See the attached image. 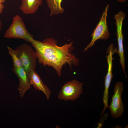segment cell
I'll use <instances>...</instances> for the list:
<instances>
[{
	"label": "cell",
	"instance_id": "cell-1",
	"mask_svg": "<svg viewBox=\"0 0 128 128\" xmlns=\"http://www.w3.org/2000/svg\"><path fill=\"white\" fill-rule=\"evenodd\" d=\"M30 42L35 49L39 63L44 66H51L60 77L63 66L67 64L72 69V65H77L78 59L71 52L73 49V42L59 46L56 41L51 38L44 39L42 42L31 38Z\"/></svg>",
	"mask_w": 128,
	"mask_h": 128
},
{
	"label": "cell",
	"instance_id": "cell-2",
	"mask_svg": "<svg viewBox=\"0 0 128 128\" xmlns=\"http://www.w3.org/2000/svg\"><path fill=\"white\" fill-rule=\"evenodd\" d=\"M4 36L8 38L23 39L28 42L33 37L27 30L22 18L18 15L13 18L12 23L6 31Z\"/></svg>",
	"mask_w": 128,
	"mask_h": 128
},
{
	"label": "cell",
	"instance_id": "cell-3",
	"mask_svg": "<svg viewBox=\"0 0 128 128\" xmlns=\"http://www.w3.org/2000/svg\"><path fill=\"white\" fill-rule=\"evenodd\" d=\"M22 67L27 73L35 70L37 58L35 52L30 46L26 43L18 46L15 49Z\"/></svg>",
	"mask_w": 128,
	"mask_h": 128
},
{
	"label": "cell",
	"instance_id": "cell-4",
	"mask_svg": "<svg viewBox=\"0 0 128 128\" xmlns=\"http://www.w3.org/2000/svg\"><path fill=\"white\" fill-rule=\"evenodd\" d=\"M109 7V5L107 4L102 14L99 23L91 35L92 39L91 42L84 49L83 52L92 47L97 40H107L109 37L110 34L107 23V11Z\"/></svg>",
	"mask_w": 128,
	"mask_h": 128
},
{
	"label": "cell",
	"instance_id": "cell-5",
	"mask_svg": "<svg viewBox=\"0 0 128 128\" xmlns=\"http://www.w3.org/2000/svg\"><path fill=\"white\" fill-rule=\"evenodd\" d=\"M114 45L110 44L107 49L106 56L107 61L108 64V69L107 74L105 77V89L103 97V101L104 104V107L101 113L103 114L106 109L109 108L108 100L109 97V90L113 75L112 73L113 66L112 61L114 58L112 56L114 54L117 53V49L116 47L114 48Z\"/></svg>",
	"mask_w": 128,
	"mask_h": 128
},
{
	"label": "cell",
	"instance_id": "cell-6",
	"mask_svg": "<svg viewBox=\"0 0 128 128\" xmlns=\"http://www.w3.org/2000/svg\"><path fill=\"white\" fill-rule=\"evenodd\" d=\"M82 83L74 79L68 82L63 86L58 97L65 101H74L79 98L82 93Z\"/></svg>",
	"mask_w": 128,
	"mask_h": 128
},
{
	"label": "cell",
	"instance_id": "cell-7",
	"mask_svg": "<svg viewBox=\"0 0 128 128\" xmlns=\"http://www.w3.org/2000/svg\"><path fill=\"white\" fill-rule=\"evenodd\" d=\"M123 88V84L122 82L118 81L116 83L111 103L109 106L111 116L114 119L121 117L123 112L124 105L121 98Z\"/></svg>",
	"mask_w": 128,
	"mask_h": 128
},
{
	"label": "cell",
	"instance_id": "cell-8",
	"mask_svg": "<svg viewBox=\"0 0 128 128\" xmlns=\"http://www.w3.org/2000/svg\"><path fill=\"white\" fill-rule=\"evenodd\" d=\"M126 17L125 13L119 11L115 15L114 18L115 20L116 27V34L118 45L117 53L119 58L120 64L126 78L127 77L125 72V62L123 44V35L122 32L123 21Z\"/></svg>",
	"mask_w": 128,
	"mask_h": 128
},
{
	"label": "cell",
	"instance_id": "cell-9",
	"mask_svg": "<svg viewBox=\"0 0 128 128\" xmlns=\"http://www.w3.org/2000/svg\"><path fill=\"white\" fill-rule=\"evenodd\" d=\"M12 70L19 78V83L18 91L20 97L23 98L26 92L31 88V84L27 74L22 67H13Z\"/></svg>",
	"mask_w": 128,
	"mask_h": 128
},
{
	"label": "cell",
	"instance_id": "cell-10",
	"mask_svg": "<svg viewBox=\"0 0 128 128\" xmlns=\"http://www.w3.org/2000/svg\"><path fill=\"white\" fill-rule=\"evenodd\" d=\"M27 74L31 85L36 89L43 92L48 100L51 91L48 87L44 84L39 74L35 70L31 71Z\"/></svg>",
	"mask_w": 128,
	"mask_h": 128
},
{
	"label": "cell",
	"instance_id": "cell-11",
	"mask_svg": "<svg viewBox=\"0 0 128 128\" xmlns=\"http://www.w3.org/2000/svg\"><path fill=\"white\" fill-rule=\"evenodd\" d=\"M42 3V0H21L20 9L25 14H32L37 10Z\"/></svg>",
	"mask_w": 128,
	"mask_h": 128
},
{
	"label": "cell",
	"instance_id": "cell-12",
	"mask_svg": "<svg viewBox=\"0 0 128 128\" xmlns=\"http://www.w3.org/2000/svg\"><path fill=\"white\" fill-rule=\"evenodd\" d=\"M63 0H46L47 6L50 10L51 16L64 12V9L61 6Z\"/></svg>",
	"mask_w": 128,
	"mask_h": 128
},
{
	"label": "cell",
	"instance_id": "cell-13",
	"mask_svg": "<svg viewBox=\"0 0 128 128\" xmlns=\"http://www.w3.org/2000/svg\"><path fill=\"white\" fill-rule=\"evenodd\" d=\"M9 54L11 56L14 67H22L21 62L18 57L15 50H14L9 47H7Z\"/></svg>",
	"mask_w": 128,
	"mask_h": 128
},
{
	"label": "cell",
	"instance_id": "cell-14",
	"mask_svg": "<svg viewBox=\"0 0 128 128\" xmlns=\"http://www.w3.org/2000/svg\"><path fill=\"white\" fill-rule=\"evenodd\" d=\"M4 8V6L3 4L0 3V14H1L2 13Z\"/></svg>",
	"mask_w": 128,
	"mask_h": 128
},
{
	"label": "cell",
	"instance_id": "cell-15",
	"mask_svg": "<svg viewBox=\"0 0 128 128\" xmlns=\"http://www.w3.org/2000/svg\"><path fill=\"white\" fill-rule=\"evenodd\" d=\"M2 23L1 21L0 20V30H1L2 27Z\"/></svg>",
	"mask_w": 128,
	"mask_h": 128
},
{
	"label": "cell",
	"instance_id": "cell-16",
	"mask_svg": "<svg viewBox=\"0 0 128 128\" xmlns=\"http://www.w3.org/2000/svg\"><path fill=\"white\" fill-rule=\"evenodd\" d=\"M6 0H0V3L3 4L6 1Z\"/></svg>",
	"mask_w": 128,
	"mask_h": 128
},
{
	"label": "cell",
	"instance_id": "cell-17",
	"mask_svg": "<svg viewBox=\"0 0 128 128\" xmlns=\"http://www.w3.org/2000/svg\"><path fill=\"white\" fill-rule=\"evenodd\" d=\"M119 2H124L127 0H117Z\"/></svg>",
	"mask_w": 128,
	"mask_h": 128
}]
</instances>
